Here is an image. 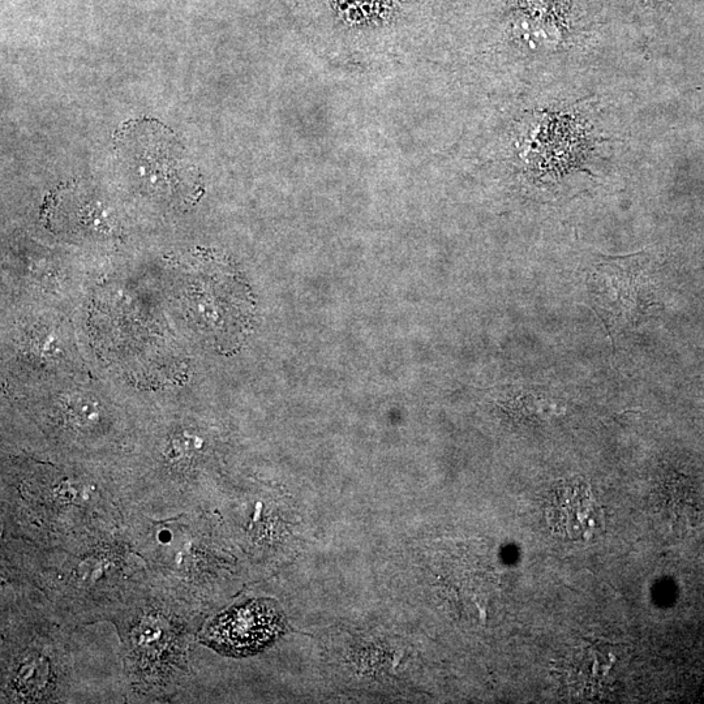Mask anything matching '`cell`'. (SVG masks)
<instances>
[{"instance_id":"cell-4","label":"cell","mask_w":704,"mask_h":704,"mask_svg":"<svg viewBox=\"0 0 704 704\" xmlns=\"http://www.w3.org/2000/svg\"><path fill=\"white\" fill-rule=\"evenodd\" d=\"M549 528L560 538L574 542H590L604 531L602 505L590 485L581 479L557 484L545 504Z\"/></svg>"},{"instance_id":"cell-1","label":"cell","mask_w":704,"mask_h":704,"mask_svg":"<svg viewBox=\"0 0 704 704\" xmlns=\"http://www.w3.org/2000/svg\"><path fill=\"white\" fill-rule=\"evenodd\" d=\"M115 147L119 162L141 192L162 203H195L200 193L195 167L165 126L150 120L124 124Z\"/></svg>"},{"instance_id":"cell-2","label":"cell","mask_w":704,"mask_h":704,"mask_svg":"<svg viewBox=\"0 0 704 704\" xmlns=\"http://www.w3.org/2000/svg\"><path fill=\"white\" fill-rule=\"evenodd\" d=\"M592 308L613 338L633 326L652 303L651 278L638 257L604 260L587 281Z\"/></svg>"},{"instance_id":"cell-3","label":"cell","mask_w":704,"mask_h":704,"mask_svg":"<svg viewBox=\"0 0 704 704\" xmlns=\"http://www.w3.org/2000/svg\"><path fill=\"white\" fill-rule=\"evenodd\" d=\"M283 630L276 604L255 600L216 618L205 633L206 642L222 654L250 656L264 650Z\"/></svg>"}]
</instances>
